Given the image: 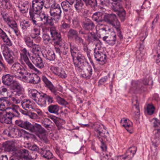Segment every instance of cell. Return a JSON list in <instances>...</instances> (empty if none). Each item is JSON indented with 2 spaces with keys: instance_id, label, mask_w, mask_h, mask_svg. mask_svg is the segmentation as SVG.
<instances>
[{
  "instance_id": "27",
  "label": "cell",
  "mask_w": 160,
  "mask_h": 160,
  "mask_svg": "<svg viewBox=\"0 0 160 160\" xmlns=\"http://www.w3.org/2000/svg\"><path fill=\"white\" fill-rule=\"evenodd\" d=\"M12 92L11 89L5 87L0 88V95L3 97H8L11 96Z\"/></svg>"
},
{
  "instance_id": "17",
  "label": "cell",
  "mask_w": 160,
  "mask_h": 160,
  "mask_svg": "<svg viewBox=\"0 0 160 160\" xmlns=\"http://www.w3.org/2000/svg\"><path fill=\"white\" fill-rule=\"evenodd\" d=\"M4 134L11 138H19L22 136L21 131L16 128H9L4 131Z\"/></svg>"
},
{
  "instance_id": "59",
  "label": "cell",
  "mask_w": 160,
  "mask_h": 160,
  "mask_svg": "<svg viewBox=\"0 0 160 160\" xmlns=\"http://www.w3.org/2000/svg\"><path fill=\"white\" fill-rule=\"evenodd\" d=\"M1 150L0 149V152H1Z\"/></svg>"
},
{
  "instance_id": "24",
  "label": "cell",
  "mask_w": 160,
  "mask_h": 160,
  "mask_svg": "<svg viewBox=\"0 0 160 160\" xmlns=\"http://www.w3.org/2000/svg\"><path fill=\"white\" fill-rule=\"evenodd\" d=\"M22 106L25 110L32 111L35 110V106L34 103L29 100H25L22 102Z\"/></svg>"
},
{
  "instance_id": "21",
  "label": "cell",
  "mask_w": 160,
  "mask_h": 160,
  "mask_svg": "<svg viewBox=\"0 0 160 160\" xmlns=\"http://www.w3.org/2000/svg\"><path fill=\"white\" fill-rule=\"evenodd\" d=\"M7 110L8 111H7L5 114L3 116V122L7 124H11L12 123L13 117L17 115L13 110H8V109Z\"/></svg>"
},
{
  "instance_id": "40",
  "label": "cell",
  "mask_w": 160,
  "mask_h": 160,
  "mask_svg": "<svg viewBox=\"0 0 160 160\" xmlns=\"http://www.w3.org/2000/svg\"><path fill=\"white\" fill-rule=\"evenodd\" d=\"M153 125L155 130L160 132V121L157 119L155 118L153 120Z\"/></svg>"
},
{
  "instance_id": "7",
  "label": "cell",
  "mask_w": 160,
  "mask_h": 160,
  "mask_svg": "<svg viewBox=\"0 0 160 160\" xmlns=\"http://www.w3.org/2000/svg\"><path fill=\"white\" fill-rule=\"evenodd\" d=\"M16 155L24 160H33L36 159L37 155L35 153L29 152L26 149H21L17 151Z\"/></svg>"
},
{
  "instance_id": "51",
  "label": "cell",
  "mask_w": 160,
  "mask_h": 160,
  "mask_svg": "<svg viewBox=\"0 0 160 160\" xmlns=\"http://www.w3.org/2000/svg\"><path fill=\"white\" fill-rule=\"evenodd\" d=\"M47 21L48 23L49 24H53V20H52V19L51 18H49V17H48L47 19Z\"/></svg>"
},
{
  "instance_id": "57",
  "label": "cell",
  "mask_w": 160,
  "mask_h": 160,
  "mask_svg": "<svg viewBox=\"0 0 160 160\" xmlns=\"http://www.w3.org/2000/svg\"><path fill=\"white\" fill-rule=\"evenodd\" d=\"M1 70H2L1 67V66H0V71H1Z\"/></svg>"
},
{
  "instance_id": "28",
  "label": "cell",
  "mask_w": 160,
  "mask_h": 160,
  "mask_svg": "<svg viewBox=\"0 0 160 160\" xmlns=\"http://www.w3.org/2000/svg\"><path fill=\"white\" fill-rule=\"evenodd\" d=\"M2 82L6 86H11L14 82V77L11 75H5L2 77Z\"/></svg>"
},
{
  "instance_id": "3",
  "label": "cell",
  "mask_w": 160,
  "mask_h": 160,
  "mask_svg": "<svg viewBox=\"0 0 160 160\" xmlns=\"http://www.w3.org/2000/svg\"><path fill=\"white\" fill-rule=\"evenodd\" d=\"M96 31L99 38L108 44L113 46L116 43V32L114 29L108 25L98 24L96 26Z\"/></svg>"
},
{
  "instance_id": "34",
  "label": "cell",
  "mask_w": 160,
  "mask_h": 160,
  "mask_svg": "<svg viewBox=\"0 0 160 160\" xmlns=\"http://www.w3.org/2000/svg\"><path fill=\"white\" fill-rule=\"evenodd\" d=\"M39 153H41V155L43 157H44L45 158H47L48 160H52L54 159V156L53 155L52 153L51 152L48 150H41L39 151Z\"/></svg>"
},
{
  "instance_id": "6",
  "label": "cell",
  "mask_w": 160,
  "mask_h": 160,
  "mask_svg": "<svg viewBox=\"0 0 160 160\" xmlns=\"http://www.w3.org/2000/svg\"><path fill=\"white\" fill-rule=\"evenodd\" d=\"M94 56L98 63L100 65H103L107 61V56L106 52L101 46L97 44L94 50Z\"/></svg>"
},
{
  "instance_id": "12",
  "label": "cell",
  "mask_w": 160,
  "mask_h": 160,
  "mask_svg": "<svg viewBox=\"0 0 160 160\" xmlns=\"http://www.w3.org/2000/svg\"><path fill=\"white\" fill-rule=\"evenodd\" d=\"M29 56H30V59L32 61V63L37 67L40 69L43 68V62L41 58L39 56L38 54H36V53L31 52V53H29Z\"/></svg>"
},
{
  "instance_id": "33",
  "label": "cell",
  "mask_w": 160,
  "mask_h": 160,
  "mask_svg": "<svg viewBox=\"0 0 160 160\" xmlns=\"http://www.w3.org/2000/svg\"><path fill=\"white\" fill-rule=\"evenodd\" d=\"M132 104H133V107L134 108L135 115L139 118V105L137 99L136 97H135L133 100Z\"/></svg>"
},
{
  "instance_id": "50",
  "label": "cell",
  "mask_w": 160,
  "mask_h": 160,
  "mask_svg": "<svg viewBox=\"0 0 160 160\" xmlns=\"http://www.w3.org/2000/svg\"><path fill=\"white\" fill-rule=\"evenodd\" d=\"M0 160H8L6 155H0Z\"/></svg>"
},
{
  "instance_id": "55",
  "label": "cell",
  "mask_w": 160,
  "mask_h": 160,
  "mask_svg": "<svg viewBox=\"0 0 160 160\" xmlns=\"http://www.w3.org/2000/svg\"><path fill=\"white\" fill-rule=\"evenodd\" d=\"M159 80H160V71H159Z\"/></svg>"
},
{
  "instance_id": "15",
  "label": "cell",
  "mask_w": 160,
  "mask_h": 160,
  "mask_svg": "<svg viewBox=\"0 0 160 160\" xmlns=\"http://www.w3.org/2000/svg\"><path fill=\"white\" fill-rule=\"evenodd\" d=\"M16 124L18 125L20 127H22L24 129H26L27 130L30 131L31 132H34L35 131V125L28 122L21 121V120H18L16 121Z\"/></svg>"
},
{
  "instance_id": "54",
  "label": "cell",
  "mask_w": 160,
  "mask_h": 160,
  "mask_svg": "<svg viewBox=\"0 0 160 160\" xmlns=\"http://www.w3.org/2000/svg\"><path fill=\"white\" fill-rule=\"evenodd\" d=\"M158 50H159V51H160V53H160V42H159V45H158Z\"/></svg>"
},
{
  "instance_id": "38",
  "label": "cell",
  "mask_w": 160,
  "mask_h": 160,
  "mask_svg": "<svg viewBox=\"0 0 160 160\" xmlns=\"http://www.w3.org/2000/svg\"><path fill=\"white\" fill-rule=\"evenodd\" d=\"M39 33H40V28L38 26H34L31 29L30 35L31 37L35 38L39 35Z\"/></svg>"
},
{
  "instance_id": "44",
  "label": "cell",
  "mask_w": 160,
  "mask_h": 160,
  "mask_svg": "<svg viewBox=\"0 0 160 160\" xmlns=\"http://www.w3.org/2000/svg\"><path fill=\"white\" fill-rule=\"evenodd\" d=\"M83 6V2L82 1H77L75 4V7L77 10H80Z\"/></svg>"
},
{
  "instance_id": "1",
  "label": "cell",
  "mask_w": 160,
  "mask_h": 160,
  "mask_svg": "<svg viewBox=\"0 0 160 160\" xmlns=\"http://www.w3.org/2000/svg\"><path fill=\"white\" fill-rule=\"evenodd\" d=\"M70 48L74 66L79 75L86 79L90 77L92 69L87 59L76 46L71 44Z\"/></svg>"
},
{
  "instance_id": "2",
  "label": "cell",
  "mask_w": 160,
  "mask_h": 160,
  "mask_svg": "<svg viewBox=\"0 0 160 160\" xmlns=\"http://www.w3.org/2000/svg\"><path fill=\"white\" fill-rule=\"evenodd\" d=\"M12 73L15 76L24 82L30 84H38L41 81L40 77L36 74L28 73L24 67L18 63L14 64L11 67Z\"/></svg>"
},
{
  "instance_id": "37",
  "label": "cell",
  "mask_w": 160,
  "mask_h": 160,
  "mask_svg": "<svg viewBox=\"0 0 160 160\" xmlns=\"http://www.w3.org/2000/svg\"><path fill=\"white\" fill-rule=\"evenodd\" d=\"M49 112L51 113L58 114L60 111V107L57 105H50L48 108Z\"/></svg>"
},
{
  "instance_id": "39",
  "label": "cell",
  "mask_w": 160,
  "mask_h": 160,
  "mask_svg": "<svg viewBox=\"0 0 160 160\" xmlns=\"http://www.w3.org/2000/svg\"><path fill=\"white\" fill-rule=\"evenodd\" d=\"M25 147L28 148L29 149L31 150L32 151L38 152L40 151L39 148L37 145L31 143H26Z\"/></svg>"
},
{
  "instance_id": "49",
  "label": "cell",
  "mask_w": 160,
  "mask_h": 160,
  "mask_svg": "<svg viewBox=\"0 0 160 160\" xmlns=\"http://www.w3.org/2000/svg\"><path fill=\"white\" fill-rule=\"evenodd\" d=\"M21 24H22V27L23 28H26L29 26V22L27 21H25L24 22L21 23Z\"/></svg>"
},
{
  "instance_id": "31",
  "label": "cell",
  "mask_w": 160,
  "mask_h": 160,
  "mask_svg": "<svg viewBox=\"0 0 160 160\" xmlns=\"http://www.w3.org/2000/svg\"><path fill=\"white\" fill-rule=\"evenodd\" d=\"M49 117L54 122L55 124L57 125V127H59V128H61V126L65 124V121L63 120L62 119L60 118L57 117H54V116H49Z\"/></svg>"
},
{
  "instance_id": "47",
  "label": "cell",
  "mask_w": 160,
  "mask_h": 160,
  "mask_svg": "<svg viewBox=\"0 0 160 160\" xmlns=\"http://www.w3.org/2000/svg\"><path fill=\"white\" fill-rule=\"evenodd\" d=\"M43 40L46 44L49 43L50 41V38L48 34H44L43 35Z\"/></svg>"
},
{
  "instance_id": "22",
  "label": "cell",
  "mask_w": 160,
  "mask_h": 160,
  "mask_svg": "<svg viewBox=\"0 0 160 160\" xmlns=\"http://www.w3.org/2000/svg\"><path fill=\"white\" fill-rule=\"evenodd\" d=\"M51 70L54 74L60 77L62 79H65L67 77V74L64 70L61 68L56 67V66H52L51 67Z\"/></svg>"
},
{
  "instance_id": "53",
  "label": "cell",
  "mask_w": 160,
  "mask_h": 160,
  "mask_svg": "<svg viewBox=\"0 0 160 160\" xmlns=\"http://www.w3.org/2000/svg\"><path fill=\"white\" fill-rule=\"evenodd\" d=\"M66 2H67V3H69V4L72 5V4H73V3L74 2V1H67Z\"/></svg>"
},
{
  "instance_id": "16",
  "label": "cell",
  "mask_w": 160,
  "mask_h": 160,
  "mask_svg": "<svg viewBox=\"0 0 160 160\" xmlns=\"http://www.w3.org/2000/svg\"><path fill=\"white\" fill-rule=\"evenodd\" d=\"M2 51L4 58L6 59L7 62L9 64H12L14 62L13 57L7 46L2 45Z\"/></svg>"
},
{
  "instance_id": "56",
  "label": "cell",
  "mask_w": 160,
  "mask_h": 160,
  "mask_svg": "<svg viewBox=\"0 0 160 160\" xmlns=\"http://www.w3.org/2000/svg\"><path fill=\"white\" fill-rule=\"evenodd\" d=\"M11 160H18V159H12Z\"/></svg>"
},
{
  "instance_id": "13",
  "label": "cell",
  "mask_w": 160,
  "mask_h": 160,
  "mask_svg": "<svg viewBox=\"0 0 160 160\" xmlns=\"http://www.w3.org/2000/svg\"><path fill=\"white\" fill-rule=\"evenodd\" d=\"M34 125L35 127V133L42 140L44 141L47 142L48 140L47 136V132L46 130L38 124H34Z\"/></svg>"
},
{
  "instance_id": "58",
  "label": "cell",
  "mask_w": 160,
  "mask_h": 160,
  "mask_svg": "<svg viewBox=\"0 0 160 160\" xmlns=\"http://www.w3.org/2000/svg\"><path fill=\"white\" fill-rule=\"evenodd\" d=\"M0 57H1V54H0Z\"/></svg>"
},
{
  "instance_id": "23",
  "label": "cell",
  "mask_w": 160,
  "mask_h": 160,
  "mask_svg": "<svg viewBox=\"0 0 160 160\" xmlns=\"http://www.w3.org/2000/svg\"><path fill=\"white\" fill-rule=\"evenodd\" d=\"M4 150L8 152L16 151L17 149L16 143L13 141H8L4 143L3 145Z\"/></svg>"
},
{
  "instance_id": "5",
  "label": "cell",
  "mask_w": 160,
  "mask_h": 160,
  "mask_svg": "<svg viewBox=\"0 0 160 160\" xmlns=\"http://www.w3.org/2000/svg\"><path fill=\"white\" fill-rule=\"evenodd\" d=\"M28 94L30 98L35 101L41 107H45L47 105V100L50 101V98L47 95L42 94L41 93L34 89H29Z\"/></svg>"
},
{
  "instance_id": "43",
  "label": "cell",
  "mask_w": 160,
  "mask_h": 160,
  "mask_svg": "<svg viewBox=\"0 0 160 160\" xmlns=\"http://www.w3.org/2000/svg\"><path fill=\"white\" fill-rule=\"evenodd\" d=\"M61 6H62V9L64 10V12H70V10H71V7L69 6V4L66 2H63L61 3Z\"/></svg>"
},
{
  "instance_id": "4",
  "label": "cell",
  "mask_w": 160,
  "mask_h": 160,
  "mask_svg": "<svg viewBox=\"0 0 160 160\" xmlns=\"http://www.w3.org/2000/svg\"><path fill=\"white\" fill-rule=\"evenodd\" d=\"M92 18L93 20L97 22L105 21L113 26L114 27H115L118 30H120V24L118 18L114 14H110L97 12L93 14Z\"/></svg>"
},
{
  "instance_id": "14",
  "label": "cell",
  "mask_w": 160,
  "mask_h": 160,
  "mask_svg": "<svg viewBox=\"0 0 160 160\" xmlns=\"http://www.w3.org/2000/svg\"><path fill=\"white\" fill-rule=\"evenodd\" d=\"M120 124L129 133H133L134 132L133 124L129 119L127 118H123L120 121Z\"/></svg>"
},
{
  "instance_id": "36",
  "label": "cell",
  "mask_w": 160,
  "mask_h": 160,
  "mask_svg": "<svg viewBox=\"0 0 160 160\" xmlns=\"http://www.w3.org/2000/svg\"><path fill=\"white\" fill-rule=\"evenodd\" d=\"M42 124L45 128L50 130L51 129L54 128V124L51 122L48 119H45L42 121Z\"/></svg>"
},
{
  "instance_id": "25",
  "label": "cell",
  "mask_w": 160,
  "mask_h": 160,
  "mask_svg": "<svg viewBox=\"0 0 160 160\" xmlns=\"http://www.w3.org/2000/svg\"><path fill=\"white\" fill-rule=\"evenodd\" d=\"M44 5V1H38V0H34L32 2V7L34 12H41L43 6Z\"/></svg>"
},
{
  "instance_id": "18",
  "label": "cell",
  "mask_w": 160,
  "mask_h": 160,
  "mask_svg": "<svg viewBox=\"0 0 160 160\" xmlns=\"http://www.w3.org/2000/svg\"><path fill=\"white\" fill-rule=\"evenodd\" d=\"M2 17L3 19H4L6 22L8 23L12 29H13L15 31H16V32H18V26H17V23L16 21L10 16L8 15V14L2 13Z\"/></svg>"
},
{
  "instance_id": "32",
  "label": "cell",
  "mask_w": 160,
  "mask_h": 160,
  "mask_svg": "<svg viewBox=\"0 0 160 160\" xmlns=\"http://www.w3.org/2000/svg\"><path fill=\"white\" fill-rule=\"evenodd\" d=\"M83 25L84 28L86 30H91L94 28V24L89 19H85L83 21Z\"/></svg>"
},
{
  "instance_id": "8",
  "label": "cell",
  "mask_w": 160,
  "mask_h": 160,
  "mask_svg": "<svg viewBox=\"0 0 160 160\" xmlns=\"http://www.w3.org/2000/svg\"><path fill=\"white\" fill-rule=\"evenodd\" d=\"M113 2L114 3L113 4V9L118 14V15L121 20L124 21L126 15L125 10L122 7L121 3H119V2L113 1Z\"/></svg>"
},
{
  "instance_id": "9",
  "label": "cell",
  "mask_w": 160,
  "mask_h": 160,
  "mask_svg": "<svg viewBox=\"0 0 160 160\" xmlns=\"http://www.w3.org/2000/svg\"><path fill=\"white\" fill-rule=\"evenodd\" d=\"M41 52L44 58L50 61H54L55 58V55L53 50L49 46H42Z\"/></svg>"
},
{
  "instance_id": "45",
  "label": "cell",
  "mask_w": 160,
  "mask_h": 160,
  "mask_svg": "<svg viewBox=\"0 0 160 160\" xmlns=\"http://www.w3.org/2000/svg\"><path fill=\"white\" fill-rule=\"evenodd\" d=\"M84 2L86 3V5L91 7H95L97 5L96 1H85Z\"/></svg>"
},
{
  "instance_id": "26",
  "label": "cell",
  "mask_w": 160,
  "mask_h": 160,
  "mask_svg": "<svg viewBox=\"0 0 160 160\" xmlns=\"http://www.w3.org/2000/svg\"><path fill=\"white\" fill-rule=\"evenodd\" d=\"M29 7V3L28 1H20L19 2L18 8L21 12L25 13L28 12Z\"/></svg>"
},
{
  "instance_id": "11",
  "label": "cell",
  "mask_w": 160,
  "mask_h": 160,
  "mask_svg": "<svg viewBox=\"0 0 160 160\" xmlns=\"http://www.w3.org/2000/svg\"><path fill=\"white\" fill-rule=\"evenodd\" d=\"M136 147L134 146L131 147L124 155L118 157V160H131L136 154Z\"/></svg>"
},
{
  "instance_id": "48",
  "label": "cell",
  "mask_w": 160,
  "mask_h": 160,
  "mask_svg": "<svg viewBox=\"0 0 160 160\" xmlns=\"http://www.w3.org/2000/svg\"><path fill=\"white\" fill-rule=\"evenodd\" d=\"M26 43L28 45V46H30V47H33L35 45H34L33 44V42H32V40H31V39L29 38V37H28L27 39L26 40Z\"/></svg>"
},
{
  "instance_id": "29",
  "label": "cell",
  "mask_w": 160,
  "mask_h": 160,
  "mask_svg": "<svg viewBox=\"0 0 160 160\" xmlns=\"http://www.w3.org/2000/svg\"><path fill=\"white\" fill-rule=\"evenodd\" d=\"M11 104L8 100L4 99H0V110L4 111L7 110L11 106Z\"/></svg>"
},
{
  "instance_id": "42",
  "label": "cell",
  "mask_w": 160,
  "mask_h": 160,
  "mask_svg": "<svg viewBox=\"0 0 160 160\" xmlns=\"http://www.w3.org/2000/svg\"><path fill=\"white\" fill-rule=\"evenodd\" d=\"M155 108L153 104H150L148 105V106H147V111L149 115H153L155 112Z\"/></svg>"
},
{
  "instance_id": "52",
  "label": "cell",
  "mask_w": 160,
  "mask_h": 160,
  "mask_svg": "<svg viewBox=\"0 0 160 160\" xmlns=\"http://www.w3.org/2000/svg\"><path fill=\"white\" fill-rule=\"evenodd\" d=\"M156 63H160V53H159V55L157 56V58H156Z\"/></svg>"
},
{
  "instance_id": "10",
  "label": "cell",
  "mask_w": 160,
  "mask_h": 160,
  "mask_svg": "<svg viewBox=\"0 0 160 160\" xmlns=\"http://www.w3.org/2000/svg\"><path fill=\"white\" fill-rule=\"evenodd\" d=\"M50 14L55 21H58L60 18L61 14V9L60 5L57 3H54L51 7Z\"/></svg>"
},
{
  "instance_id": "30",
  "label": "cell",
  "mask_w": 160,
  "mask_h": 160,
  "mask_svg": "<svg viewBox=\"0 0 160 160\" xmlns=\"http://www.w3.org/2000/svg\"><path fill=\"white\" fill-rule=\"evenodd\" d=\"M0 38L2 40L6 45H11L12 43L11 40L9 39L6 34L1 28H0Z\"/></svg>"
},
{
  "instance_id": "46",
  "label": "cell",
  "mask_w": 160,
  "mask_h": 160,
  "mask_svg": "<svg viewBox=\"0 0 160 160\" xmlns=\"http://www.w3.org/2000/svg\"><path fill=\"white\" fill-rule=\"evenodd\" d=\"M56 99H57V101L60 103V104L63 106H67L68 105V103L61 97L57 96Z\"/></svg>"
},
{
  "instance_id": "20",
  "label": "cell",
  "mask_w": 160,
  "mask_h": 160,
  "mask_svg": "<svg viewBox=\"0 0 160 160\" xmlns=\"http://www.w3.org/2000/svg\"><path fill=\"white\" fill-rule=\"evenodd\" d=\"M51 33L52 39L54 43L58 45H60L61 41V37L60 33L54 28H51Z\"/></svg>"
},
{
  "instance_id": "35",
  "label": "cell",
  "mask_w": 160,
  "mask_h": 160,
  "mask_svg": "<svg viewBox=\"0 0 160 160\" xmlns=\"http://www.w3.org/2000/svg\"><path fill=\"white\" fill-rule=\"evenodd\" d=\"M42 79L44 81V83L47 85V87L49 89L51 90L52 92H53V93H56V89L55 88L54 86H53V84H52V83L49 81L47 77H45L44 76L43 77Z\"/></svg>"
},
{
  "instance_id": "41",
  "label": "cell",
  "mask_w": 160,
  "mask_h": 160,
  "mask_svg": "<svg viewBox=\"0 0 160 160\" xmlns=\"http://www.w3.org/2000/svg\"><path fill=\"white\" fill-rule=\"evenodd\" d=\"M0 7L6 9H8L11 8V3L7 1H0Z\"/></svg>"
},
{
  "instance_id": "19",
  "label": "cell",
  "mask_w": 160,
  "mask_h": 160,
  "mask_svg": "<svg viewBox=\"0 0 160 160\" xmlns=\"http://www.w3.org/2000/svg\"><path fill=\"white\" fill-rule=\"evenodd\" d=\"M33 19L36 24L43 23L46 19V14L43 12H34L33 15Z\"/></svg>"
}]
</instances>
